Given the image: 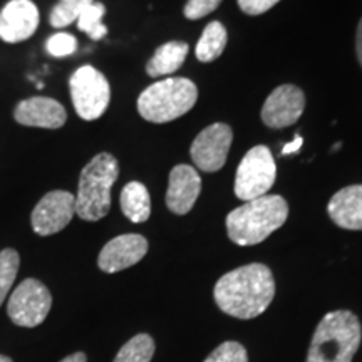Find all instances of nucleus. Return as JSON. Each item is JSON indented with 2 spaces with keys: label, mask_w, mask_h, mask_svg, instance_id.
I'll list each match as a JSON object with an SVG mask.
<instances>
[{
  "label": "nucleus",
  "mask_w": 362,
  "mask_h": 362,
  "mask_svg": "<svg viewBox=\"0 0 362 362\" xmlns=\"http://www.w3.org/2000/svg\"><path fill=\"white\" fill-rule=\"evenodd\" d=\"M215 302L235 319H255L269 309L275 297V280L264 264L238 267L215 285Z\"/></svg>",
  "instance_id": "f257e3e1"
},
{
  "label": "nucleus",
  "mask_w": 362,
  "mask_h": 362,
  "mask_svg": "<svg viewBox=\"0 0 362 362\" xmlns=\"http://www.w3.org/2000/svg\"><path fill=\"white\" fill-rule=\"evenodd\" d=\"M288 216V205L280 194H264L245 202L226 216V232L233 243L252 247L279 230Z\"/></svg>",
  "instance_id": "f03ea898"
},
{
  "label": "nucleus",
  "mask_w": 362,
  "mask_h": 362,
  "mask_svg": "<svg viewBox=\"0 0 362 362\" xmlns=\"http://www.w3.org/2000/svg\"><path fill=\"white\" fill-rule=\"evenodd\" d=\"M362 327L351 310H334L322 317L312 337L307 362H352L361 346Z\"/></svg>",
  "instance_id": "7ed1b4c3"
},
{
  "label": "nucleus",
  "mask_w": 362,
  "mask_h": 362,
  "mask_svg": "<svg viewBox=\"0 0 362 362\" xmlns=\"http://www.w3.org/2000/svg\"><path fill=\"white\" fill-rule=\"evenodd\" d=\"M119 176V163L110 153H99L84 166L76 194V215L98 221L110 214L111 189Z\"/></svg>",
  "instance_id": "20e7f679"
},
{
  "label": "nucleus",
  "mask_w": 362,
  "mask_h": 362,
  "mask_svg": "<svg viewBox=\"0 0 362 362\" xmlns=\"http://www.w3.org/2000/svg\"><path fill=\"white\" fill-rule=\"evenodd\" d=\"M198 89L187 78H168L148 86L138 98V112L149 123H170L192 110Z\"/></svg>",
  "instance_id": "39448f33"
},
{
  "label": "nucleus",
  "mask_w": 362,
  "mask_h": 362,
  "mask_svg": "<svg viewBox=\"0 0 362 362\" xmlns=\"http://www.w3.org/2000/svg\"><path fill=\"white\" fill-rule=\"evenodd\" d=\"M71 99L78 116L84 121L99 119L111 101V86L106 76L93 66L79 67L69 79Z\"/></svg>",
  "instance_id": "423d86ee"
},
{
  "label": "nucleus",
  "mask_w": 362,
  "mask_h": 362,
  "mask_svg": "<svg viewBox=\"0 0 362 362\" xmlns=\"http://www.w3.org/2000/svg\"><path fill=\"white\" fill-rule=\"evenodd\" d=\"M277 166L267 146H255L240 161L235 176V194L243 202L264 197L274 187Z\"/></svg>",
  "instance_id": "0eeeda50"
},
{
  "label": "nucleus",
  "mask_w": 362,
  "mask_h": 362,
  "mask_svg": "<svg viewBox=\"0 0 362 362\" xmlns=\"http://www.w3.org/2000/svg\"><path fill=\"white\" fill-rule=\"evenodd\" d=\"M52 307L49 288L35 279H25L8 297L7 314L16 325L37 327L47 317Z\"/></svg>",
  "instance_id": "6e6552de"
},
{
  "label": "nucleus",
  "mask_w": 362,
  "mask_h": 362,
  "mask_svg": "<svg viewBox=\"0 0 362 362\" xmlns=\"http://www.w3.org/2000/svg\"><path fill=\"white\" fill-rule=\"evenodd\" d=\"M232 141L233 133L228 124L215 123L208 126L194 138L189 148L194 166L205 173H215L221 170L226 163Z\"/></svg>",
  "instance_id": "1a4fd4ad"
},
{
  "label": "nucleus",
  "mask_w": 362,
  "mask_h": 362,
  "mask_svg": "<svg viewBox=\"0 0 362 362\" xmlns=\"http://www.w3.org/2000/svg\"><path fill=\"white\" fill-rule=\"evenodd\" d=\"M76 215V194L64 189H54L40 198L30 215L33 230L40 237H49L71 223Z\"/></svg>",
  "instance_id": "9d476101"
},
{
  "label": "nucleus",
  "mask_w": 362,
  "mask_h": 362,
  "mask_svg": "<svg viewBox=\"0 0 362 362\" xmlns=\"http://www.w3.org/2000/svg\"><path fill=\"white\" fill-rule=\"evenodd\" d=\"M305 110V96L297 86L284 84L272 90L262 107V121L272 129L296 124Z\"/></svg>",
  "instance_id": "9b49d317"
},
{
  "label": "nucleus",
  "mask_w": 362,
  "mask_h": 362,
  "mask_svg": "<svg viewBox=\"0 0 362 362\" xmlns=\"http://www.w3.org/2000/svg\"><path fill=\"white\" fill-rule=\"evenodd\" d=\"M39 8L33 0H11L0 11V39L19 44L30 39L39 27Z\"/></svg>",
  "instance_id": "f8f14e48"
},
{
  "label": "nucleus",
  "mask_w": 362,
  "mask_h": 362,
  "mask_svg": "<svg viewBox=\"0 0 362 362\" xmlns=\"http://www.w3.org/2000/svg\"><path fill=\"white\" fill-rule=\"evenodd\" d=\"M148 240L143 235L126 233L107 242L99 253L98 265L106 274H116L138 264L146 255Z\"/></svg>",
  "instance_id": "ddd939ff"
},
{
  "label": "nucleus",
  "mask_w": 362,
  "mask_h": 362,
  "mask_svg": "<svg viewBox=\"0 0 362 362\" xmlns=\"http://www.w3.org/2000/svg\"><path fill=\"white\" fill-rule=\"evenodd\" d=\"M13 119L29 128L59 129L66 124L67 112L56 99L34 96L17 104L13 110Z\"/></svg>",
  "instance_id": "4468645a"
},
{
  "label": "nucleus",
  "mask_w": 362,
  "mask_h": 362,
  "mask_svg": "<svg viewBox=\"0 0 362 362\" xmlns=\"http://www.w3.org/2000/svg\"><path fill=\"white\" fill-rule=\"evenodd\" d=\"M200 192L202 178L198 171L188 165H178L170 173L166 205L175 215H187L197 203Z\"/></svg>",
  "instance_id": "2eb2a0df"
},
{
  "label": "nucleus",
  "mask_w": 362,
  "mask_h": 362,
  "mask_svg": "<svg viewBox=\"0 0 362 362\" xmlns=\"http://www.w3.org/2000/svg\"><path fill=\"white\" fill-rule=\"evenodd\" d=\"M330 220L346 230H362V185L346 187L330 198Z\"/></svg>",
  "instance_id": "dca6fc26"
},
{
  "label": "nucleus",
  "mask_w": 362,
  "mask_h": 362,
  "mask_svg": "<svg viewBox=\"0 0 362 362\" xmlns=\"http://www.w3.org/2000/svg\"><path fill=\"white\" fill-rule=\"evenodd\" d=\"M188 44L181 40H171L160 45L153 57L146 64V72L151 78L158 76H170L183 66L185 59L188 56Z\"/></svg>",
  "instance_id": "f3484780"
},
{
  "label": "nucleus",
  "mask_w": 362,
  "mask_h": 362,
  "mask_svg": "<svg viewBox=\"0 0 362 362\" xmlns=\"http://www.w3.org/2000/svg\"><path fill=\"white\" fill-rule=\"evenodd\" d=\"M121 211L133 223H144L151 215V198L148 188L139 181H129L121 192Z\"/></svg>",
  "instance_id": "a211bd4d"
},
{
  "label": "nucleus",
  "mask_w": 362,
  "mask_h": 362,
  "mask_svg": "<svg viewBox=\"0 0 362 362\" xmlns=\"http://www.w3.org/2000/svg\"><path fill=\"white\" fill-rule=\"evenodd\" d=\"M226 40H228V34H226L225 25L218 21L210 22L197 44L194 52H197L198 61L214 62L215 59H218L225 51Z\"/></svg>",
  "instance_id": "6ab92c4d"
},
{
  "label": "nucleus",
  "mask_w": 362,
  "mask_h": 362,
  "mask_svg": "<svg viewBox=\"0 0 362 362\" xmlns=\"http://www.w3.org/2000/svg\"><path fill=\"white\" fill-rule=\"evenodd\" d=\"M155 356V341L148 334H138L121 347L115 362H151Z\"/></svg>",
  "instance_id": "aec40b11"
},
{
  "label": "nucleus",
  "mask_w": 362,
  "mask_h": 362,
  "mask_svg": "<svg viewBox=\"0 0 362 362\" xmlns=\"http://www.w3.org/2000/svg\"><path fill=\"white\" fill-rule=\"evenodd\" d=\"M93 2L94 0H59L49 16V24L54 29H64V27L78 22L84 8Z\"/></svg>",
  "instance_id": "412c9836"
},
{
  "label": "nucleus",
  "mask_w": 362,
  "mask_h": 362,
  "mask_svg": "<svg viewBox=\"0 0 362 362\" xmlns=\"http://www.w3.org/2000/svg\"><path fill=\"white\" fill-rule=\"evenodd\" d=\"M104 13H106L104 4L93 2L81 13L78 19V29L88 34L93 40H101L107 34V27L103 24Z\"/></svg>",
  "instance_id": "4be33fe9"
},
{
  "label": "nucleus",
  "mask_w": 362,
  "mask_h": 362,
  "mask_svg": "<svg viewBox=\"0 0 362 362\" xmlns=\"http://www.w3.org/2000/svg\"><path fill=\"white\" fill-rule=\"evenodd\" d=\"M19 265L21 257L13 248H6V250L0 252V307L11 292L13 280L19 272Z\"/></svg>",
  "instance_id": "5701e85b"
},
{
  "label": "nucleus",
  "mask_w": 362,
  "mask_h": 362,
  "mask_svg": "<svg viewBox=\"0 0 362 362\" xmlns=\"http://www.w3.org/2000/svg\"><path fill=\"white\" fill-rule=\"evenodd\" d=\"M203 362H248V354L242 344L228 341L220 344Z\"/></svg>",
  "instance_id": "b1692460"
},
{
  "label": "nucleus",
  "mask_w": 362,
  "mask_h": 362,
  "mask_svg": "<svg viewBox=\"0 0 362 362\" xmlns=\"http://www.w3.org/2000/svg\"><path fill=\"white\" fill-rule=\"evenodd\" d=\"M78 40L69 33H57L51 35L45 42V51L52 57H67L76 52Z\"/></svg>",
  "instance_id": "393cba45"
},
{
  "label": "nucleus",
  "mask_w": 362,
  "mask_h": 362,
  "mask_svg": "<svg viewBox=\"0 0 362 362\" xmlns=\"http://www.w3.org/2000/svg\"><path fill=\"white\" fill-rule=\"evenodd\" d=\"M221 4V0H188L185 6V17L189 21H198L215 11Z\"/></svg>",
  "instance_id": "a878e982"
},
{
  "label": "nucleus",
  "mask_w": 362,
  "mask_h": 362,
  "mask_svg": "<svg viewBox=\"0 0 362 362\" xmlns=\"http://www.w3.org/2000/svg\"><path fill=\"white\" fill-rule=\"evenodd\" d=\"M280 0H238V6L248 16H260L272 7L277 6Z\"/></svg>",
  "instance_id": "bb28decb"
},
{
  "label": "nucleus",
  "mask_w": 362,
  "mask_h": 362,
  "mask_svg": "<svg viewBox=\"0 0 362 362\" xmlns=\"http://www.w3.org/2000/svg\"><path fill=\"white\" fill-rule=\"evenodd\" d=\"M302 143H304V139H302V136L297 134L296 138H293L292 143L285 144V146L282 148V155H284V156H285V155H292V153L298 151V149L302 148Z\"/></svg>",
  "instance_id": "cd10ccee"
},
{
  "label": "nucleus",
  "mask_w": 362,
  "mask_h": 362,
  "mask_svg": "<svg viewBox=\"0 0 362 362\" xmlns=\"http://www.w3.org/2000/svg\"><path fill=\"white\" fill-rule=\"evenodd\" d=\"M356 52H357V59H359L361 66H362V19L357 25V35H356Z\"/></svg>",
  "instance_id": "c85d7f7f"
},
{
  "label": "nucleus",
  "mask_w": 362,
  "mask_h": 362,
  "mask_svg": "<svg viewBox=\"0 0 362 362\" xmlns=\"http://www.w3.org/2000/svg\"><path fill=\"white\" fill-rule=\"evenodd\" d=\"M61 362H88V359H86L84 352H74V354L67 356L66 359H62Z\"/></svg>",
  "instance_id": "c756f323"
},
{
  "label": "nucleus",
  "mask_w": 362,
  "mask_h": 362,
  "mask_svg": "<svg viewBox=\"0 0 362 362\" xmlns=\"http://www.w3.org/2000/svg\"><path fill=\"white\" fill-rule=\"evenodd\" d=\"M0 362H12V359L7 356H0Z\"/></svg>",
  "instance_id": "7c9ffc66"
}]
</instances>
